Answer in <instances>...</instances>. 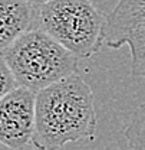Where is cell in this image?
Instances as JSON below:
<instances>
[{
    "label": "cell",
    "mask_w": 145,
    "mask_h": 150,
    "mask_svg": "<svg viewBox=\"0 0 145 150\" xmlns=\"http://www.w3.org/2000/svg\"><path fill=\"white\" fill-rule=\"evenodd\" d=\"M37 6L26 0H0V54L36 22Z\"/></svg>",
    "instance_id": "6"
},
{
    "label": "cell",
    "mask_w": 145,
    "mask_h": 150,
    "mask_svg": "<svg viewBox=\"0 0 145 150\" xmlns=\"http://www.w3.org/2000/svg\"><path fill=\"white\" fill-rule=\"evenodd\" d=\"M96 126L93 93L78 74L36 93L32 139L36 150H60L72 142L93 140Z\"/></svg>",
    "instance_id": "1"
},
{
    "label": "cell",
    "mask_w": 145,
    "mask_h": 150,
    "mask_svg": "<svg viewBox=\"0 0 145 150\" xmlns=\"http://www.w3.org/2000/svg\"><path fill=\"white\" fill-rule=\"evenodd\" d=\"M104 43L131 52V74L145 78V0H118L105 16Z\"/></svg>",
    "instance_id": "4"
},
{
    "label": "cell",
    "mask_w": 145,
    "mask_h": 150,
    "mask_svg": "<svg viewBox=\"0 0 145 150\" xmlns=\"http://www.w3.org/2000/svg\"><path fill=\"white\" fill-rule=\"evenodd\" d=\"M36 93L18 85L0 100V147L25 150L35 133Z\"/></svg>",
    "instance_id": "5"
},
{
    "label": "cell",
    "mask_w": 145,
    "mask_h": 150,
    "mask_svg": "<svg viewBox=\"0 0 145 150\" xmlns=\"http://www.w3.org/2000/svg\"><path fill=\"white\" fill-rule=\"evenodd\" d=\"M40 29L79 59H88L104 45L105 16L92 0H50L37 6Z\"/></svg>",
    "instance_id": "3"
},
{
    "label": "cell",
    "mask_w": 145,
    "mask_h": 150,
    "mask_svg": "<svg viewBox=\"0 0 145 150\" xmlns=\"http://www.w3.org/2000/svg\"><path fill=\"white\" fill-rule=\"evenodd\" d=\"M18 87V82L15 79V75L9 68L4 56L0 54V100L4 98L12 90Z\"/></svg>",
    "instance_id": "8"
},
{
    "label": "cell",
    "mask_w": 145,
    "mask_h": 150,
    "mask_svg": "<svg viewBox=\"0 0 145 150\" xmlns=\"http://www.w3.org/2000/svg\"><path fill=\"white\" fill-rule=\"evenodd\" d=\"M26 1H29V3H32V4H35V6H40V4L48 3V1H50V0H26Z\"/></svg>",
    "instance_id": "9"
},
{
    "label": "cell",
    "mask_w": 145,
    "mask_h": 150,
    "mask_svg": "<svg viewBox=\"0 0 145 150\" xmlns=\"http://www.w3.org/2000/svg\"><path fill=\"white\" fill-rule=\"evenodd\" d=\"M18 85L40 91L78 72L79 58L43 29L25 32L4 51Z\"/></svg>",
    "instance_id": "2"
},
{
    "label": "cell",
    "mask_w": 145,
    "mask_h": 150,
    "mask_svg": "<svg viewBox=\"0 0 145 150\" xmlns=\"http://www.w3.org/2000/svg\"><path fill=\"white\" fill-rule=\"evenodd\" d=\"M124 134L129 150H145V101L131 114Z\"/></svg>",
    "instance_id": "7"
}]
</instances>
